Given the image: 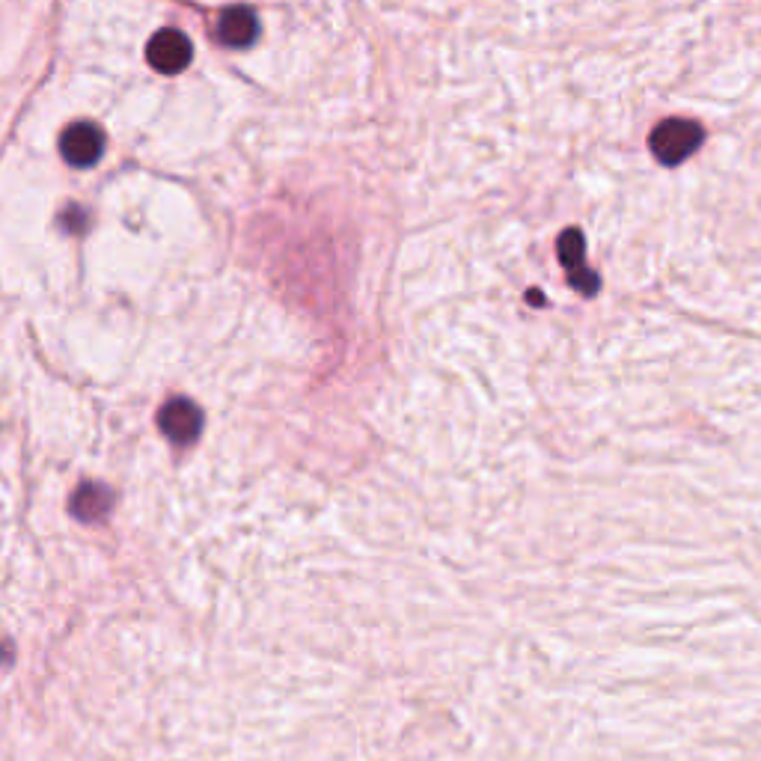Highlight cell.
Wrapping results in <instances>:
<instances>
[{
    "mask_svg": "<svg viewBox=\"0 0 761 761\" xmlns=\"http://www.w3.org/2000/svg\"><path fill=\"white\" fill-rule=\"evenodd\" d=\"M702 140H706V131H702V125H699V122L667 120V122H660L658 129H655V134H651V140H649V146H651V152H655V159H658L660 164H669V168H676V164H681L684 159H690V155H693V152L702 146Z\"/></svg>",
    "mask_w": 761,
    "mask_h": 761,
    "instance_id": "6da1fadb",
    "label": "cell"
},
{
    "mask_svg": "<svg viewBox=\"0 0 761 761\" xmlns=\"http://www.w3.org/2000/svg\"><path fill=\"white\" fill-rule=\"evenodd\" d=\"M60 152L72 168H93L104 155V134L93 122H74L60 138Z\"/></svg>",
    "mask_w": 761,
    "mask_h": 761,
    "instance_id": "7a4b0ae2",
    "label": "cell"
},
{
    "mask_svg": "<svg viewBox=\"0 0 761 761\" xmlns=\"http://www.w3.org/2000/svg\"><path fill=\"white\" fill-rule=\"evenodd\" d=\"M191 57H194V45H191V39L182 30H161L159 37L146 45L149 65L161 74L182 72L191 63Z\"/></svg>",
    "mask_w": 761,
    "mask_h": 761,
    "instance_id": "3957f363",
    "label": "cell"
},
{
    "mask_svg": "<svg viewBox=\"0 0 761 761\" xmlns=\"http://www.w3.org/2000/svg\"><path fill=\"white\" fill-rule=\"evenodd\" d=\"M161 432L179 446L194 444L203 432V410L196 408L191 399H173L161 410Z\"/></svg>",
    "mask_w": 761,
    "mask_h": 761,
    "instance_id": "277c9868",
    "label": "cell"
},
{
    "mask_svg": "<svg viewBox=\"0 0 761 761\" xmlns=\"http://www.w3.org/2000/svg\"><path fill=\"white\" fill-rule=\"evenodd\" d=\"M559 260L566 265L568 280L575 283L577 292H584V295H595L598 292V277L586 265V242L580 230H566V233L559 235Z\"/></svg>",
    "mask_w": 761,
    "mask_h": 761,
    "instance_id": "5b68a950",
    "label": "cell"
},
{
    "mask_svg": "<svg viewBox=\"0 0 761 761\" xmlns=\"http://www.w3.org/2000/svg\"><path fill=\"white\" fill-rule=\"evenodd\" d=\"M217 37H221L223 45L230 48H247L253 39L260 37V19L256 12L247 10V7H233L226 10L217 21Z\"/></svg>",
    "mask_w": 761,
    "mask_h": 761,
    "instance_id": "8992f818",
    "label": "cell"
},
{
    "mask_svg": "<svg viewBox=\"0 0 761 761\" xmlns=\"http://www.w3.org/2000/svg\"><path fill=\"white\" fill-rule=\"evenodd\" d=\"M111 506L113 494L99 483L81 485V488L72 494V515L78 520H87V524H95V520L108 518Z\"/></svg>",
    "mask_w": 761,
    "mask_h": 761,
    "instance_id": "52a82bcc",
    "label": "cell"
}]
</instances>
